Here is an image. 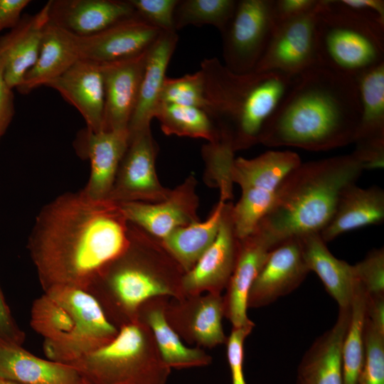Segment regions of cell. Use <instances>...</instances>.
Masks as SVG:
<instances>
[{
    "label": "cell",
    "instance_id": "obj_38",
    "mask_svg": "<svg viewBox=\"0 0 384 384\" xmlns=\"http://www.w3.org/2000/svg\"><path fill=\"white\" fill-rule=\"evenodd\" d=\"M198 107L205 110V82L201 70L179 78L166 77L160 95V103Z\"/></svg>",
    "mask_w": 384,
    "mask_h": 384
},
{
    "label": "cell",
    "instance_id": "obj_46",
    "mask_svg": "<svg viewBox=\"0 0 384 384\" xmlns=\"http://www.w3.org/2000/svg\"><path fill=\"white\" fill-rule=\"evenodd\" d=\"M347 8L384 27V1L340 0Z\"/></svg>",
    "mask_w": 384,
    "mask_h": 384
},
{
    "label": "cell",
    "instance_id": "obj_34",
    "mask_svg": "<svg viewBox=\"0 0 384 384\" xmlns=\"http://www.w3.org/2000/svg\"><path fill=\"white\" fill-rule=\"evenodd\" d=\"M366 302V293L358 281L351 304L350 322L342 348L343 384H358L363 369Z\"/></svg>",
    "mask_w": 384,
    "mask_h": 384
},
{
    "label": "cell",
    "instance_id": "obj_6",
    "mask_svg": "<svg viewBox=\"0 0 384 384\" xmlns=\"http://www.w3.org/2000/svg\"><path fill=\"white\" fill-rule=\"evenodd\" d=\"M316 42L320 65L354 78L384 63V27L340 0H320Z\"/></svg>",
    "mask_w": 384,
    "mask_h": 384
},
{
    "label": "cell",
    "instance_id": "obj_48",
    "mask_svg": "<svg viewBox=\"0 0 384 384\" xmlns=\"http://www.w3.org/2000/svg\"><path fill=\"white\" fill-rule=\"evenodd\" d=\"M366 318L378 329L384 332V294H366Z\"/></svg>",
    "mask_w": 384,
    "mask_h": 384
},
{
    "label": "cell",
    "instance_id": "obj_9",
    "mask_svg": "<svg viewBox=\"0 0 384 384\" xmlns=\"http://www.w3.org/2000/svg\"><path fill=\"white\" fill-rule=\"evenodd\" d=\"M276 26L273 0H238L221 33L223 65L237 74L253 72Z\"/></svg>",
    "mask_w": 384,
    "mask_h": 384
},
{
    "label": "cell",
    "instance_id": "obj_39",
    "mask_svg": "<svg viewBox=\"0 0 384 384\" xmlns=\"http://www.w3.org/2000/svg\"><path fill=\"white\" fill-rule=\"evenodd\" d=\"M364 348V363L358 384H384V332L366 318Z\"/></svg>",
    "mask_w": 384,
    "mask_h": 384
},
{
    "label": "cell",
    "instance_id": "obj_33",
    "mask_svg": "<svg viewBox=\"0 0 384 384\" xmlns=\"http://www.w3.org/2000/svg\"><path fill=\"white\" fill-rule=\"evenodd\" d=\"M166 135L201 138L210 143L219 142L217 130L202 109L175 104L159 103L155 114Z\"/></svg>",
    "mask_w": 384,
    "mask_h": 384
},
{
    "label": "cell",
    "instance_id": "obj_5",
    "mask_svg": "<svg viewBox=\"0 0 384 384\" xmlns=\"http://www.w3.org/2000/svg\"><path fill=\"white\" fill-rule=\"evenodd\" d=\"M207 113L219 142L234 151L259 143L260 134L293 78L278 72L237 74L217 58L201 63Z\"/></svg>",
    "mask_w": 384,
    "mask_h": 384
},
{
    "label": "cell",
    "instance_id": "obj_43",
    "mask_svg": "<svg viewBox=\"0 0 384 384\" xmlns=\"http://www.w3.org/2000/svg\"><path fill=\"white\" fill-rule=\"evenodd\" d=\"M254 327L232 328L227 338V359L230 367L232 384H247L244 371V343Z\"/></svg>",
    "mask_w": 384,
    "mask_h": 384
},
{
    "label": "cell",
    "instance_id": "obj_10",
    "mask_svg": "<svg viewBox=\"0 0 384 384\" xmlns=\"http://www.w3.org/2000/svg\"><path fill=\"white\" fill-rule=\"evenodd\" d=\"M320 0L300 17L277 24L253 72H278L295 77L319 64L316 26Z\"/></svg>",
    "mask_w": 384,
    "mask_h": 384
},
{
    "label": "cell",
    "instance_id": "obj_13",
    "mask_svg": "<svg viewBox=\"0 0 384 384\" xmlns=\"http://www.w3.org/2000/svg\"><path fill=\"white\" fill-rule=\"evenodd\" d=\"M193 176L157 203L129 202L117 204L127 220L162 241L175 230L199 220L198 196Z\"/></svg>",
    "mask_w": 384,
    "mask_h": 384
},
{
    "label": "cell",
    "instance_id": "obj_24",
    "mask_svg": "<svg viewBox=\"0 0 384 384\" xmlns=\"http://www.w3.org/2000/svg\"><path fill=\"white\" fill-rule=\"evenodd\" d=\"M0 378L20 384H86L72 365L39 358L21 346L0 342Z\"/></svg>",
    "mask_w": 384,
    "mask_h": 384
},
{
    "label": "cell",
    "instance_id": "obj_47",
    "mask_svg": "<svg viewBox=\"0 0 384 384\" xmlns=\"http://www.w3.org/2000/svg\"><path fill=\"white\" fill-rule=\"evenodd\" d=\"M29 0H0V31L15 28L21 21L23 10Z\"/></svg>",
    "mask_w": 384,
    "mask_h": 384
},
{
    "label": "cell",
    "instance_id": "obj_25",
    "mask_svg": "<svg viewBox=\"0 0 384 384\" xmlns=\"http://www.w3.org/2000/svg\"><path fill=\"white\" fill-rule=\"evenodd\" d=\"M178 41L176 31H162L148 50L137 105L128 126L129 133L150 128Z\"/></svg>",
    "mask_w": 384,
    "mask_h": 384
},
{
    "label": "cell",
    "instance_id": "obj_35",
    "mask_svg": "<svg viewBox=\"0 0 384 384\" xmlns=\"http://www.w3.org/2000/svg\"><path fill=\"white\" fill-rule=\"evenodd\" d=\"M30 324L43 338V348L66 343L75 329V321L70 313L44 292L32 303Z\"/></svg>",
    "mask_w": 384,
    "mask_h": 384
},
{
    "label": "cell",
    "instance_id": "obj_27",
    "mask_svg": "<svg viewBox=\"0 0 384 384\" xmlns=\"http://www.w3.org/2000/svg\"><path fill=\"white\" fill-rule=\"evenodd\" d=\"M383 220V190L377 186L363 188L353 183L341 192L332 218L319 234L326 243L343 233L380 224Z\"/></svg>",
    "mask_w": 384,
    "mask_h": 384
},
{
    "label": "cell",
    "instance_id": "obj_22",
    "mask_svg": "<svg viewBox=\"0 0 384 384\" xmlns=\"http://www.w3.org/2000/svg\"><path fill=\"white\" fill-rule=\"evenodd\" d=\"M351 319V307L339 308L334 325L318 337L297 368L300 384H343L342 348Z\"/></svg>",
    "mask_w": 384,
    "mask_h": 384
},
{
    "label": "cell",
    "instance_id": "obj_14",
    "mask_svg": "<svg viewBox=\"0 0 384 384\" xmlns=\"http://www.w3.org/2000/svg\"><path fill=\"white\" fill-rule=\"evenodd\" d=\"M361 116L353 152L364 169L384 165V63L355 78Z\"/></svg>",
    "mask_w": 384,
    "mask_h": 384
},
{
    "label": "cell",
    "instance_id": "obj_7",
    "mask_svg": "<svg viewBox=\"0 0 384 384\" xmlns=\"http://www.w3.org/2000/svg\"><path fill=\"white\" fill-rule=\"evenodd\" d=\"M86 384H166L162 361L149 328L137 321L119 328L107 345L71 363Z\"/></svg>",
    "mask_w": 384,
    "mask_h": 384
},
{
    "label": "cell",
    "instance_id": "obj_45",
    "mask_svg": "<svg viewBox=\"0 0 384 384\" xmlns=\"http://www.w3.org/2000/svg\"><path fill=\"white\" fill-rule=\"evenodd\" d=\"M24 340L25 334L12 316L0 288V342L21 346Z\"/></svg>",
    "mask_w": 384,
    "mask_h": 384
},
{
    "label": "cell",
    "instance_id": "obj_4",
    "mask_svg": "<svg viewBox=\"0 0 384 384\" xmlns=\"http://www.w3.org/2000/svg\"><path fill=\"white\" fill-rule=\"evenodd\" d=\"M127 248L100 272L87 291L117 327L137 321L146 301L181 298L185 273L161 242L129 223Z\"/></svg>",
    "mask_w": 384,
    "mask_h": 384
},
{
    "label": "cell",
    "instance_id": "obj_16",
    "mask_svg": "<svg viewBox=\"0 0 384 384\" xmlns=\"http://www.w3.org/2000/svg\"><path fill=\"white\" fill-rule=\"evenodd\" d=\"M162 31L136 13L91 36H77L80 59L107 63L137 56L146 52Z\"/></svg>",
    "mask_w": 384,
    "mask_h": 384
},
{
    "label": "cell",
    "instance_id": "obj_19",
    "mask_svg": "<svg viewBox=\"0 0 384 384\" xmlns=\"http://www.w3.org/2000/svg\"><path fill=\"white\" fill-rule=\"evenodd\" d=\"M46 86L58 91L78 110L87 129L103 131L105 92L100 63L79 59Z\"/></svg>",
    "mask_w": 384,
    "mask_h": 384
},
{
    "label": "cell",
    "instance_id": "obj_2",
    "mask_svg": "<svg viewBox=\"0 0 384 384\" xmlns=\"http://www.w3.org/2000/svg\"><path fill=\"white\" fill-rule=\"evenodd\" d=\"M361 104L354 78L317 65L295 76L259 143L325 151L354 142Z\"/></svg>",
    "mask_w": 384,
    "mask_h": 384
},
{
    "label": "cell",
    "instance_id": "obj_26",
    "mask_svg": "<svg viewBox=\"0 0 384 384\" xmlns=\"http://www.w3.org/2000/svg\"><path fill=\"white\" fill-rule=\"evenodd\" d=\"M169 297L152 298L139 309L137 320L151 330L164 363L170 369L204 367L212 363V356L199 347L186 346L168 324L164 310Z\"/></svg>",
    "mask_w": 384,
    "mask_h": 384
},
{
    "label": "cell",
    "instance_id": "obj_18",
    "mask_svg": "<svg viewBox=\"0 0 384 384\" xmlns=\"http://www.w3.org/2000/svg\"><path fill=\"white\" fill-rule=\"evenodd\" d=\"M148 50L133 58L100 63L105 92L103 131L128 129L137 105Z\"/></svg>",
    "mask_w": 384,
    "mask_h": 384
},
{
    "label": "cell",
    "instance_id": "obj_49",
    "mask_svg": "<svg viewBox=\"0 0 384 384\" xmlns=\"http://www.w3.org/2000/svg\"><path fill=\"white\" fill-rule=\"evenodd\" d=\"M0 384H20V383L0 378Z\"/></svg>",
    "mask_w": 384,
    "mask_h": 384
},
{
    "label": "cell",
    "instance_id": "obj_29",
    "mask_svg": "<svg viewBox=\"0 0 384 384\" xmlns=\"http://www.w3.org/2000/svg\"><path fill=\"white\" fill-rule=\"evenodd\" d=\"M79 59L77 36L48 21L38 60L17 90L27 94L36 87L46 86Z\"/></svg>",
    "mask_w": 384,
    "mask_h": 384
},
{
    "label": "cell",
    "instance_id": "obj_3",
    "mask_svg": "<svg viewBox=\"0 0 384 384\" xmlns=\"http://www.w3.org/2000/svg\"><path fill=\"white\" fill-rule=\"evenodd\" d=\"M363 171L353 153L302 162L282 181L254 231L272 249L293 238L320 233L332 218L341 192L356 183Z\"/></svg>",
    "mask_w": 384,
    "mask_h": 384
},
{
    "label": "cell",
    "instance_id": "obj_15",
    "mask_svg": "<svg viewBox=\"0 0 384 384\" xmlns=\"http://www.w3.org/2000/svg\"><path fill=\"white\" fill-rule=\"evenodd\" d=\"M233 205L227 203L218 234L195 265L182 277L184 296L204 293L222 294L233 272L238 252L231 218Z\"/></svg>",
    "mask_w": 384,
    "mask_h": 384
},
{
    "label": "cell",
    "instance_id": "obj_21",
    "mask_svg": "<svg viewBox=\"0 0 384 384\" xmlns=\"http://www.w3.org/2000/svg\"><path fill=\"white\" fill-rule=\"evenodd\" d=\"M49 3V21L80 36L95 34L135 14L129 0H51Z\"/></svg>",
    "mask_w": 384,
    "mask_h": 384
},
{
    "label": "cell",
    "instance_id": "obj_32",
    "mask_svg": "<svg viewBox=\"0 0 384 384\" xmlns=\"http://www.w3.org/2000/svg\"><path fill=\"white\" fill-rule=\"evenodd\" d=\"M301 163L295 152L267 151L252 159H235L229 176L241 188L252 187L276 193L284 178Z\"/></svg>",
    "mask_w": 384,
    "mask_h": 384
},
{
    "label": "cell",
    "instance_id": "obj_37",
    "mask_svg": "<svg viewBox=\"0 0 384 384\" xmlns=\"http://www.w3.org/2000/svg\"><path fill=\"white\" fill-rule=\"evenodd\" d=\"M241 197L232 206L231 218L238 239L250 235L270 210L275 192L256 188H241Z\"/></svg>",
    "mask_w": 384,
    "mask_h": 384
},
{
    "label": "cell",
    "instance_id": "obj_8",
    "mask_svg": "<svg viewBox=\"0 0 384 384\" xmlns=\"http://www.w3.org/2000/svg\"><path fill=\"white\" fill-rule=\"evenodd\" d=\"M63 305L73 316L75 329L65 344L43 348L48 359L71 363L112 341L119 328L107 318L96 298L87 290L55 287L43 292Z\"/></svg>",
    "mask_w": 384,
    "mask_h": 384
},
{
    "label": "cell",
    "instance_id": "obj_23",
    "mask_svg": "<svg viewBox=\"0 0 384 384\" xmlns=\"http://www.w3.org/2000/svg\"><path fill=\"white\" fill-rule=\"evenodd\" d=\"M84 148L90 173L82 191L97 201H108L122 159L128 146V129L93 132L86 129Z\"/></svg>",
    "mask_w": 384,
    "mask_h": 384
},
{
    "label": "cell",
    "instance_id": "obj_20",
    "mask_svg": "<svg viewBox=\"0 0 384 384\" xmlns=\"http://www.w3.org/2000/svg\"><path fill=\"white\" fill-rule=\"evenodd\" d=\"M272 250L256 231L239 240L235 265L223 295L225 318L233 328L255 326L247 314V295Z\"/></svg>",
    "mask_w": 384,
    "mask_h": 384
},
{
    "label": "cell",
    "instance_id": "obj_11",
    "mask_svg": "<svg viewBox=\"0 0 384 384\" xmlns=\"http://www.w3.org/2000/svg\"><path fill=\"white\" fill-rule=\"evenodd\" d=\"M158 145L151 128L129 133L128 146L120 162L108 201L116 204L129 202L157 203L170 190L159 182L155 169Z\"/></svg>",
    "mask_w": 384,
    "mask_h": 384
},
{
    "label": "cell",
    "instance_id": "obj_30",
    "mask_svg": "<svg viewBox=\"0 0 384 384\" xmlns=\"http://www.w3.org/2000/svg\"><path fill=\"white\" fill-rule=\"evenodd\" d=\"M49 1L35 15L24 18L16 26V35L6 57L4 78L17 89L38 60L46 25L49 21Z\"/></svg>",
    "mask_w": 384,
    "mask_h": 384
},
{
    "label": "cell",
    "instance_id": "obj_36",
    "mask_svg": "<svg viewBox=\"0 0 384 384\" xmlns=\"http://www.w3.org/2000/svg\"><path fill=\"white\" fill-rule=\"evenodd\" d=\"M237 0H179L174 11V30L192 25H210L221 33L233 17Z\"/></svg>",
    "mask_w": 384,
    "mask_h": 384
},
{
    "label": "cell",
    "instance_id": "obj_50",
    "mask_svg": "<svg viewBox=\"0 0 384 384\" xmlns=\"http://www.w3.org/2000/svg\"><path fill=\"white\" fill-rule=\"evenodd\" d=\"M295 384H300L299 382L296 381V383Z\"/></svg>",
    "mask_w": 384,
    "mask_h": 384
},
{
    "label": "cell",
    "instance_id": "obj_40",
    "mask_svg": "<svg viewBox=\"0 0 384 384\" xmlns=\"http://www.w3.org/2000/svg\"><path fill=\"white\" fill-rule=\"evenodd\" d=\"M357 280L368 296L384 294V250H371L353 265Z\"/></svg>",
    "mask_w": 384,
    "mask_h": 384
},
{
    "label": "cell",
    "instance_id": "obj_28",
    "mask_svg": "<svg viewBox=\"0 0 384 384\" xmlns=\"http://www.w3.org/2000/svg\"><path fill=\"white\" fill-rule=\"evenodd\" d=\"M298 238L309 271L318 275L339 308L351 307L358 282L353 265L334 257L319 233H309Z\"/></svg>",
    "mask_w": 384,
    "mask_h": 384
},
{
    "label": "cell",
    "instance_id": "obj_31",
    "mask_svg": "<svg viewBox=\"0 0 384 384\" xmlns=\"http://www.w3.org/2000/svg\"><path fill=\"white\" fill-rule=\"evenodd\" d=\"M231 198L228 194L220 192L218 204L206 220L179 228L161 241L184 272L195 265L214 241L227 201Z\"/></svg>",
    "mask_w": 384,
    "mask_h": 384
},
{
    "label": "cell",
    "instance_id": "obj_42",
    "mask_svg": "<svg viewBox=\"0 0 384 384\" xmlns=\"http://www.w3.org/2000/svg\"><path fill=\"white\" fill-rule=\"evenodd\" d=\"M16 35L14 28L0 38V139L5 134L14 115V96L4 78L7 51Z\"/></svg>",
    "mask_w": 384,
    "mask_h": 384
},
{
    "label": "cell",
    "instance_id": "obj_1",
    "mask_svg": "<svg viewBox=\"0 0 384 384\" xmlns=\"http://www.w3.org/2000/svg\"><path fill=\"white\" fill-rule=\"evenodd\" d=\"M129 230L117 204L94 200L82 190L45 205L27 244L43 291L60 286L88 290L127 248Z\"/></svg>",
    "mask_w": 384,
    "mask_h": 384
},
{
    "label": "cell",
    "instance_id": "obj_41",
    "mask_svg": "<svg viewBox=\"0 0 384 384\" xmlns=\"http://www.w3.org/2000/svg\"><path fill=\"white\" fill-rule=\"evenodd\" d=\"M129 1L135 13L146 22L162 31H176L174 27V15L179 0Z\"/></svg>",
    "mask_w": 384,
    "mask_h": 384
},
{
    "label": "cell",
    "instance_id": "obj_44",
    "mask_svg": "<svg viewBox=\"0 0 384 384\" xmlns=\"http://www.w3.org/2000/svg\"><path fill=\"white\" fill-rule=\"evenodd\" d=\"M319 0H273L276 23L292 20L311 11Z\"/></svg>",
    "mask_w": 384,
    "mask_h": 384
},
{
    "label": "cell",
    "instance_id": "obj_12",
    "mask_svg": "<svg viewBox=\"0 0 384 384\" xmlns=\"http://www.w3.org/2000/svg\"><path fill=\"white\" fill-rule=\"evenodd\" d=\"M164 314L171 327L189 344L212 348L226 343L222 294L204 293L169 298Z\"/></svg>",
    "mask_w": 384,
    "mask_h": 384
},
{
    "label": "cell",
    "instance_id": "obj_17",
    "mask_svg": "<svg viewBox=\"0 0 384 384\" xmlns=\"http://www.w3.org/2000/svg\"><path fill=\"white\" fill-rule=\"evenodd\" d=\"M310 272L298 238L289 239L273 249L252 284L247 309L267 306L295 290Z\"/></svg>",
    "mask_w": 384,
    "mask_h": 384
}]
</instances>
